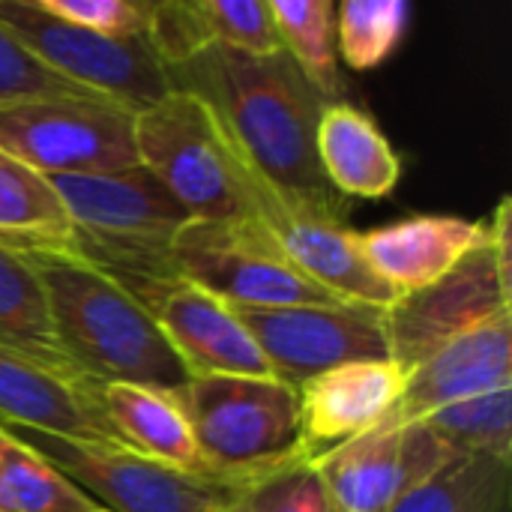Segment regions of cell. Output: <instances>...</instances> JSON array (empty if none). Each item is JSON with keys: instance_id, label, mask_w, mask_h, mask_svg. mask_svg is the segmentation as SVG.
Returning a JSON list of instances; mask_svg holds the SVG:
<instances>
[{"instance_id": "cell-1", "label": "cell", "mask_w": 512, "mask_h": 512, "mask_svg": "<svg viewBox=\"0 0 512 512\" xmlns=\"http://www.w3.org/2000/svg\"><path fill=\"white\" fill-rule=\"evenodd\" d=\"M174 87L198 93L219 117L240 159L291 201L345 216L315 150L327 99L285 51L249 54L207 36L189 39L168 57Z\"/></svg>"}, {"instance_id": "cell-2", "label": "cell", "mask_w": 512, "mask_h": 512, "mask_svg": "<svg viewBox=\"0 0 512 512\" xmlns=\"http://www.w3.org/2000/svg\"><path fill=\"white\" fill-rule=\"evenodd\" d=\"M36 270L63 357L93 381L180 390L192 375L150 309L66 243H12Z\"/></svg>"}, {"instance_id": "cell-3", "label": "cell", "mask_w": 512, "mask_h": 512, "mask_svg": "<svg viewBox=\"0 0 512 512\" xmlns=\"http://www.w3.org/2000/svg\"><path fill=\"white\" fill-rule=\"evenodd\" d=\"M69 219L66 246L120 282L171 279V243L192 222L186 207L141 162L93 174L51 177Z\"/></svg>"}, {"instance_id": "cell-4", "label": "cell", "mask_w": 512, "mask_h": 512, "mask_svg": "<svg viewBox=\"0 0 512 512\" xmlns=\"http://www.w3.org/2000/svg\"><path fill=\"white\" fill-rule=\"evenodd\" d=\"M108 512H234L267 474L189 471L114 441H75L3 426Z\"/></svg>"}, {"instance_id": "cell-5", "label": "cell", "mask_w": 512, "mask_h": 512, "mask_svg": "<svg viewBox=\"0 0 512 512\" xmlns=\"http://www.w3.org/2000/svg\"><path fill=\"white\" fill-rule=\"evenodd\" d=\"M177 399L219 474H270L306 459L297 387L273 375H192Z\"/></svg>"}, {"instance_id": "cell-6", "label": "cell", "mask_w": 512, "mask_h": 512, "mask_svg": "<svg viewBox=\"0 0 512 512\" xmlns=\"http://www.w3.org/2000/svg\"><path fill=\"white\" fill-rule=\"evenodd\" d=\"M138 162L192 219H243V159L213 108L192 90H171L135 114Z\"/></svg>"}, {"instance_id": "cell-7", "label": "cell", "mask_w": 512, "mask_h": 512, "mask_svg": "<svg viewBox=\"0 0 512 512\" xmlns=\"http://www.w3.org/2000/svg\"><path fill=\"white\" fill-rule=\"evenodd\" d=\"M510 198L486 219V237L438 282L402 294L384 309L390 360L408 375L450 339L512 309Z\"/></svg>"}, {"instance_id": "cell-8", "label": "cell", "mask_w": 512, "mask_h": 512, "mask_svg": "<svg viewBox=\"0 0 512 512\" xmlns=\"http://www.w3.org/2000/svg\"><path fill=\"white\" fill-rule=\"evenodd\" d=\"M0 24L66 81L132 111H141L177 90L168 57L150 33H99L60 21L30 0H0Z\"/></svg>"}, {"instance_id": "cell-9", "label": "cell", "mask_w": 512, "mask_h": 512, "mask_svg": "<svg viewBox=\"0 0 512 512\" xmlns=\"http://www.w3.org/2000/svg\"><path fill=\"white\" fill-rule=\"evenodd\" d=\"M132 108L81 93L0 102V150L57 174H93L138 162Z\"/></svg>"}, {"instance_id": "cell-10", "label": "cell", "mask_w": 512, "mask_h": 512, "mask_svg": "<svg viewBox=\"0 0 512 512\" xmlns=\"http://www.w3.org/2000/svg\"><path fill=\"white\" fill-rule=\"evenodd\" d=\"M183 279L231 306L342 303L300 273L258 219H192L171 243Z\"/></svg>"}, {"instance_id": "cell-11", "label": "cell", "mask_w": 512, "mask_h": 512, "mask_svg": "<svg viewBox=\"0 0 512 512\" xmlns=\"http://www.w3.org/2000/svg\"><path fill=\"white\" fill-rule=\"evenodd\" d=\"M231 309L255 339L273 378L291 387H300L333 366L390 360L384 309L378 306L342 300Z\"/></svg>"}, {"instance_id": "cell-12", "label": "cell", "mask_w": 512, "mask_h": 512, "mask_svg": "<svg viewBox=\"0 0 512 512\" xmlns=\"http://www.w3.org/2000/svg\"><path fill=\"white\" fill-rule=\"evenodd\" d=\"M243 189L249 216L261 222V228L276 240V246L300 273L327 288L333 297L378 309H387L399 300V294L363 258L357 231L345 225V216L291 201L264 177H258L246 162Z\"/></svg>"}, {"instance_id": "cell-13", "label": "cell", "mask_w": 512, "mask_h": 512, "mask_svg": "<svg viewBox=\"0 0 512 512\" xmlns=\"http://www.w3.org/2000/svg\"><path fill=\"white\" fill-rule=\"evenodd\" d=\"M450 456L423 420H387L309 462L339 512H390Z\"/></svg>"}, {"instance_id": "cell-14", "label": "cell", "mask_w": 512, "mask_h": 512, "mask_svg": "<svg viewBox=\"0 0 512 512\" xmlns=\"http://www.w3.org/2000/svg\"><path fill=\"white\" fill-rule=\"evenodd\" d=\"M156 318L189 375H273L234 309L201 285L171 279L123 282Z\"/></svg>"}, {"instance_id": "cell-15", "label": "cell", "mask_w": 512, "mask_h": 512, "mask_svg": "<svg viewBox=\"0 0 512 512\" xmlns=\"http://www.w3.org/2000/svg\"><path fill=\"white\" fill-rule=\"evenodd\" d=\"M99 384L69 366L0 342V426L123 444L102 408Z\"/></svg>"}, {"instance_id": "cell-16", "label": "cell", "mask_w": 512, "mask_h": 512, "mask_svg": "<svg viewBox=\"0 0 512 512\" xmlns=\"http://www.w3.org/2000/svg\"><path fill=\"white\" fill-rule=\"evenodd\" d=\"M498 387H512V309L480 321L414 366L390 420H423L450 402Z\"/></svg>"}, {"instance_id": "cell-17", "label": "cell", "mask_w": 512, "mask_h": 512, "mask_svg": "<svg viewBox=\"0 0 512 512\" xmlns=\"http://www.w3.org/2000/svg\"><path fill=\"white\" fill-rule=\"evenodd\" d=\"M402 384L405 375L393 360H357L333 366L300 384L297 393L306 459H315L387 423L402 396Z\"/></svg>"}, {"instance_id": "cell-18", "label": "cell", "mask_w": 512, "mask_h": 512, "mask_svg": "<svg viewBox=\"0 0 512 512\" xmlns=\"http://www.w3.org/2000/svg\"><path fill=\"white\" fill-rule=\"evenodd\" d=\"M483 237L486 222L462 216H411L372 231H357L363 258L399 297L438 282Z\"/></svg>"}, {"instance_id": "cell-19", "label": "cell", "mask_w": 512, "mask_h": 512, "mask_svg": "<svg viewBox=\"0 0 512 512\" xmlns=\"http://www.w3.org/2000/svg\"><path fill=\"white\" fill-rule=\"evenodd\" d=\"M315 150L324 177L345 198H384L399 186V153L390 147L378 123L348 102L333 99L324 108Z\"/></svg>"}, {"instance_id": "cell-20", "label": "cell", "mask_w": 512, "mask_h": 512, "mask_svg": "<svg viewBox=\"0 0 512 512\" xmlns=\"http://www.w3.org/2000/svg\"><path fill=\"white\" fill-rule=\"evenodd\" d=\"M99 399L117 438L126 447L189 471H210L174 390L102 381Z\"/></svg>"}, {"instance_id": "cell-21", "label": "cell", "mask_w": 512, "mask_h": 512, "mask_svg": "<svg viewBox=\"0 0 512 512\" xmlns=\"http://www.w3.org/2000/svg\"><path fill=\"white\" fill-rule=\"evenodd\" d=\"M390 512H512V459L456 453Z\"/></svg>"}, {"instance_id": "cell-22", "label": "cell", "mask_w": 512, "mask_h": 512, "mask_svg": "<svg viewBox=\"0 0 512 512\" xmlns=\"http://www.w3.org/2000/svg\"><path fill=\"white\" fill-rule=\"evenodd\" d=\"M72 219L51 177L0 150V240L66 243Z\"/></svg>"}, {"instance_id": "cell-23", "label": "cell", "mask_w": 512, "mask_h": 512, "mask_svg": "<svg viewBox=\"0 0 512 512\" xmlns=\"http://www.w3.org/2000/svg\"><path fill=\"white\" fill-rule=\"evenodd\" d=\"M0 342L75 369L57 345L36 270L9 240H0Z\"/></svg>"}, {"instance_id": "cell-24", "label": "cell", "mask_w": 512, "mask_h": 512, "mask_svg": "<svg viewBox=\"0 0 512 512\" xmlns=\"http://www.w3.org/2000/svg\"><path fill=\"white\" fill-rule=\"evenodd\" d=\"M0 512H108L0 426Z\"/></svg>"}, {"instance_id": "cell-25", "label": "cell", "mask_w": 512, "mask_h": 512, "mask_svg": "<svg viewBox=\"0 0 512 512\" xmlns=\"http://www.w3.org/2000/svg\"><path fill=\"white\" fill-rule=\"evenodd\" d=\"M282 48L300 63L312 84L336 99L342 93L336 57V6L333 0H267Z\"/></svg>"}, {"instance_id": "cell-26", "label": "cell", "mask_w": 512, "mask_h": 512, "mask_svg": "<svg viewBox=\"0 0 512 512\" xmlns=\"http://www.w3.org/2000/svg\"><path fill=\"white\" fill-rule=\"evenodd\" d=\"M423 423L453 453L512 459V387L450 402L426 414Z\"/></svg>"}, {"instance_id": "cell-27", "label": "cell", "mask_w": 512, "mask_h": 512, "mask_svg": "<svg viewBox=\"0 0 512 512\" xmlns=\"http://www.w3.org/2000/svg\"><path fill=\"white\" fill-rule=\"evenodd\" d=\"M408 27V0H339L336 9V57L369 72L381 66Z\"/></svg>"}, {"instance_id": "cell-28", "label": "cell", "mask_w": 512, "mask_h": 512, "mask_svg": "<svg viewBox=\"0 0 512 512\" xmlns=\"http://www.w3.org/2000/svg\"><path fill=\"white\" fill-rule=\"evenodd\" d=\"M201 33L225 48L273 54L282 48L267 0H189Z\"/></svg>"}, {"instance_id": "cell-29", "label": "cell", "mask_w": 512, "mask_h": 512, "mask_svg": "<svg viewBox=\"0 0 512 512\" xmlns=\"http://www.w3.org/2000/svg\"><path fill=\"white\" fill-rule=\"evenodd\" d=\"M243 507L246 512H339L309 459L288 462L261 477Z\"/></svg>"}, {"instance_id": "cell-30", "label": "cell", "mask_w": 512, "mask_h": 512, "mask_svg": "<svg viewBox=\"0 0 512 512\" xmlns=\"http://www.w3.org/2000/svg\"><path fill=\"white\" fill-rule=\"evenodd\" d=\"M42 12L111 36H144L153 30L156 0H30Z\"/></svg>"}, {"instance_id": "cell-31", "label": "cell", "mask_w": 512, "mask_h": 512, "mask_svg": "<svg viewBox=\"0 0 512 512\" xmlns=\"http://www.w3.org/2000/svg\"><path fill=\"white\" fill-rule=\"evenodd\" d=\"M51 93H81L96 96L90 90H81L78 84L66 81L54 69H48L42 60H36L3 24H0V102L27 99V96H51ZM105 99V96H102Z\"/></svg>"}, {"instance_id": "cell-32", "label": "cell", "mask_w": 512, "mask_h": 512, "mask_svg": "<svg viewBox=\"0 0 512 512\" xmlns=\"http://www.w3.org/2000/svg\"><path fill=\"white\" fill-rule=\"evenodd\" d=\"M234 512H246V507H243V504H240V507H237V510Z\"/></svg>"}]
</instances>
